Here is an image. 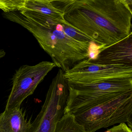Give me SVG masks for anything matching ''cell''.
<instances>
[{
  "instance_id": "obj_1",
  "label": "cell",
  "mask_w": 132,
  "mask_h": 132,
  "mask_svg": "<svg viewBox=\"0 0 132 132\" xmlns=\"http://www.w3.org/2000/svg\"><path fill=\"white\" fill-rule=\"evenodd\" d=\"M130 1H53L70 27L91 38L102 49L132 34Z\"/></svg>"
},
{
  "instance_id": "obj_2",
  "label": "cell",
  "mask_w": 132,
  "mask_h": 132,
  "mask_svg": "<svg viewBox=\"0 0 132 132\" xmlns=\"http://www.w3.org/2000/svg\"><path fill=\"white\" fill-rule=\"evenodd\" d=\"M3 16L30 32L56 67L64 72L89 58V49L94 43L80 42L69 37L61 20L28 11L3 13Z\"/></svg>"
},
{
  "instance_id": "obj_3",
  "label": "cell",
  "mask_w": 132,
  "mask_h": 132,
  "mask_svg": "<svg viewBox=\"0 0 132 132\" xmlns=\"http://www.w3.org/2000/svg\"><path fill=\"white\" fill-rule=\"evenodd\" d=\"M70 113L88 132L122 123L132 128V92L83 98Z\"/></svg>"
},
{
  "instance_id": "obj_4",
  "label": "cell",
  "mask_w": 132,
  "mask_h": 132,
  "mask_svg": "<svg viewBox=\"0 0 132 132\" xmlns=\"http://www.w3.org/2000/svg\"><path fill=\"white\" fill-rule=\"evenodd\" d=\"M64 74L59 69L52 79L41 109L31 123L30 132H55L57 124L64 113L69 96Z\"/></svg>"
},
{
  "instance_id": "obj_5",
  "label": "cell",
  "mask_w": 132,
  "mask_h": 132,
  "mask_svg": "<svg viewBox=\"0 0 132 132\" xmlns=\"http://www.w3.org/2000/svg\"><path fill=\"white\" fill-rule=\"evenodd\" d=\"M56 67L51 62L42 61L34 65H24L15 72L5 110L20 107L24 100L34 93L45 76Z\"/></svg>"
},
{
  "instance_id": "obj_6",
  "label": "cell",
  "mask_w": 132,
  "mask_h": 132,
  "mask_svg": "<svg viewBox=\"0 0 132 132\" xmlns=\"http://www.w3.org/2000/svg\"><path fill=\"white\" fill-rule=\"evenodd\" d=\"M64 76L68 81L90 83L117 77H132V66L100 64L88 58L65 72Z\"/></svg>"
},
{
  "instance_id": "obj_7",
  "label": "cell",
  "mask_w": 132,
  "mask_h": 132,
  "mask_svg": "<svg viewBox=\"0 0 132 132\" xmlns=\"http://www.w3.org/2000/svg\"><path fill=\"white\" fill-rule=\"evenodd\" d=\"M67 82L70 93L99 96L132 92V77H117L90 83H79L68 80Z\"/></svg>"
},
{
  "instance_id": "obj_8",
  "label": "cell",
  "mask_w": 132,
  "mask_h": 132,
  "mask_svg": "<svg viewBox=\"0 0 132 132\" xmlns=\"http://www.w3.org/2000/svg\"><path fill=\"white\" fill-rule=\"evenodd\" d=\"M132 34L112 45L102 49L95 60L96 64L132 66Z\"/></svg>"
},
{
  "instance_id": "obj_9",
  "label": "cell",
  "mask_w": 132,
  "mask_h": 132,
  "mask_svg": "<svg viewBox=\"0 0 132 132\" xmlns=\"http://www.w3.org/2000/svg\"><path fill=\"white\" fill-rule=\"evenodd\" d=\"M31 126L20 107L5 110L0 113V132H30Z\"/></svg>"
},
{
  "instance_id": "obj_10",
  "label": "cell",
  "mask_w": 132,
  "mask_h": 132,
  "mask_svg": "<svg viewBox=\"0 0 132 132\" xmlns=\"http://www.w3.org/2000/svg\"><path fill=\"white\" fill-rule=\"evenodd\" d=\"M21 11H34L58 20H64L62 12L55 6L52 0H24Z\"/></svg>"
},
{
  "instance_id": "obj_11",
  "label": "cell",
  "mask_w": 132,
  "mask_h": 132,
  "mask_svg": "<svg viewBox=\"0 0 132 132\" xmlns=\"http://www.w3.org/2000/svg\"><path fill=\"white\" fill-rule=\"evenodd\" d=\"M55 132H88L70 113H64L57 124Z\"/></svg>"
},
{
  "instance_id": "obj_12",
  "label": "cell",
  "mask_w": 132,
  "mask_h": 132,
  "mask_svg": "<svg viewBox=\"0 0 132 132\" xmlns=\"http://www.w3.org/2000/svg\"><path fill=\"white\" fill-rule=\"evenodd\" d=\"M60 23L62 26L65 33L74 40L83 43L93 42L95 44V42L93 40L70 27L65 23L64 20L60 21Z\"/></svg>"
},
{
  "instance_id": "obj_13",
  "label": "cell",
  "mask_w": 132,
  "mask_h": 132,
  "mask_svg": "<svg viewBox=\"0 0 132 132\" xmlns=\"http://www.w3.org/2000/svg\"><path fill=\"white\" fill-rule=\"evenodd\" d=\"M24 0H0V9L4 13L20 11L23 8Z\"/></svg>"
},
{
  "instance_id": "obj_14",
  "label": "cell",
  "mask_w": 132,
  "mask_h": 132,
  "mask_svg": "<svg viewBox=\"0 0 132 132\" xmlns=\"http://www.w3.org/2000/svg\"><path fill=\"white\" fill-rule=\"evenodd\" d=\"M105 132H132V129L130 128L125 123H120L117 126L107 130Z\"/></svg>"
},
{
  "instance_id": "obj_15",
  "label": "cell",
  "mask_w": 132,
  "mask_h": 132,
  "mask_svg": "<svg viewBox=\"0 0 132 132\" xmlns=\"http://www.w3.org/2000/svg\"><path fill=\"white\" fill-rule=\"evenodd\" d=\"M6 55V52L3 49L0 50V59L5 57Z\"/></svg>"
}]
</instances>
